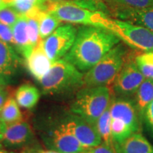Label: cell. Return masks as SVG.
<instances>
[{
  "label": "cell",
  "mask_w": 153,
  "mask_h": 153,
  "mask_svg": "<svg viewBox=\"0 0 153 153\" xmlns=\"http://www.w3.org/2000/svg\"><path fill=\"white\" fill-rule=\"evenodd\" d=\"M20 62L14 48L0 41V76L8 79L15 74Z\"/></svg>",
  "instance_id": "15"
},
{
  "label": "cell",
  "mask_w": 153,
  "mask_h": 153,
  "mask_svg": "<svg viewBox=\"0 0 153 153\" xmlns=\"http://www.w3.org/2000/svg\"><path fill=\"white\" fill-rule=\"evenodd\" d=\"M30 153H61V152L55 150H37V151H35V152H32Z\"/></svg>",
  "instance_id": "33"
},
{
  "label": "cell",
  "mask_w": 153,
  "mask_h": 153,
  "mask_svg": "<svg viewBox=\"0 0 153 153\" xmlns=\"http://www.w3.org/2000/svg\"><path fill=\"white\" fill-rule=\"evenodd\" d=\"M98 1H100V0H98Z\"/></svg>",
  "instance_id": "38"
},
{
  "label": "cell",
  "mask_w": 153,
  "mask_h": 153,
  "mask_svg": "<svg viewBox=\"0 0 153 153\" xmlns=\"http://www.w3.org/2000/svg\"><path fill=\"white\" fill-rule=\"evenodd\" d=\"M20 16V15L10 7H6L0 10V22L9 26H13Z\"/></svg>",
  "instance_id": "26"
},
{
  "label": "cell",
  "mask_w": 153,
  "mask_h": 153,
  "mask_svg": "<svg viewBox=\"0 0 153 153\" xmlns=\"http://www.w3.org/2000/svg\"><path fill=\"white\" fill-rule=\"evenodd\" d=\"M111 118L123 122L133 133H137L140 124L136 105L133 101L126 99L113 101L109 105Z\"/></svg>",
  "instance_id": "11"
},
{
  "label": "cell",
  "mask_w": 153,
  "mask_h": 153,
  "mask_svg": "<svg viewBox=\"0 0 153 153\" xmlns=\"http://www.w3.org/2000/svg\"><path fill=\"white\" fill-rule=\"evenodd\" d=\"M114 146L118 153H153V145L139 133L131 134Z\"/></svg>",
  "instance_id": "17"
},
{
  "label": "cell",
  "mask_w": 153,
  "mask_h": 153,
  "mask_svg": "<svg viewBox=\"0 0 153 153\" xmlns=\"http://www.w3.org/2000/svg\"><path fill=\"white\" fill-rule=\"evenodd\" d=\"M89 151L90 153H118L114 145H108L104 143L89 149Z\"/></svg>",
  "instance_id": "28"
},
{
  "label": "cell",
  "mask_w": 153,
  "mask_h": 153,
  "mask_svg": "<svg viewBox=\"0 0 153 153\" xmlns=\"http://www.w3.org/2000/svg\"><path fill=\"white\" fill-rule=\"evenodd\" d=\"M143 116L144 117L149 128L153 131V100L145 108Z\"/></svg>",
  "instance_id": "29"
},
{
  "label": "cell",
  "mask_w": 153,
  "mask_h": 153,
  "mask_svg": "<svg viewBox=\"0 0 153 153\" xmlns=\"http://www.w3.org/2000/svg\"><path fill=\"white\" fill-rule=\"evenodd\" d=\"M76 31L73 25L67 24L58 26L43 40L44 51L53 62L62 59L68 53L75 40Z\"/></svg>",
  "instance_id": "6"
},
{
  "label": "cell",
  "mask_w": 153,
  "mask_h": 153,
  "mask_svg": "<svg viewBox=\"0 0 153 153\" xmlns=\"http://www.w3.org/2000/svg\"><path fill=\"white\" fill-rule=\"evenodd\" d=\"M95 126L100 135L102 143L108 145H114L111 134V116L109 106L98 118Z\"/></svg>",
  "instance_id": "22"
},
{
  "label": "cell",
  "mask_w": 153,
  "mask_h": 153,
  "mask_svg": "<svg viewBox=\"0 0 153 153\" xmlns=\"http://www.w3.org/2000/svg\"><path fill=\"white\" fill-rule=\"evenodd\" d=\"M11 96V91L9 87L7 86L0 87V110L2 108L3 105L4 104L6 101Z\"/></svg>",
  "instance_id": "30"
},
{
  "label": "cell",
  "mask_w": 153,
  "mask_h": 153,
  "mask_svg": "<svg viewBox=\"0 0 153 153\" xmlns=\"http://www.w3.org/2000/svg\"><path fill=\"white\" fill-rule=\"evenodd\" d=\"M121 40L133 47L146 53H153V32L148 28L133 23L114 19Z\"/></svg>",
  "instance_id": "7"
},
{
  "label": "cell",
  "mask_w": 153,
  "mask_h": 153,
  "mask_svg": "<svg viewBox=\"0 0 153 153\" xmlns=\"http://www.w3.org/2000/svg\"><path fill=\"white\" fill-rule=\"evenodd\" d=\"M0 41L8 43L13 47L14 46L12 28L1 22H0Z\"/></svg>",
  "instance_id": "27"
},
{
  "label": "cell",
  "mask_w": 153,
  "mask_h": 153,
  "mask_svg": "<svg viewBox=\"0 0 153 153\" xmlns=\"http://www.w3.org/2000/svg\"><path fill=\"white\" fill-rule=\"evenodd\" d=\"M84 74L64 58L55 61L40 80L45 94H57L74 90L84 85Z\"/></svg>",
  "instance_id": "3"
},
{
  "label": "cell",
  "mask_w": 153,
  "mask_h": 153,
  "mask_svg": "<svg viewBox=\"0 0 153 153\" xmlns=\"http://www.w3.org/2000/svg\"><path fill=\"white\" fill-rule=\"evenodd\" d=\"M51 1L48 0H12L9 7L14 9L20 16H25L35 8L47 11Z\"/></svg>",
  "instance_id": "21"
},
{
  "label": "cell",
  "mask_w": 153,
  "mask_h": 153,
  "mask_svg": "<svg viewBox=\"0 0 153 153\" xmlns=\"http://www.w3.org/2000/svg\"><path fill=\"white\" fill-rule=\"evenodd\" d=\"M114 14L117 19L144 26L153 32V7L143 9L118 7Z\"/></svg>",
  "instance_id": "14"
},
{
  "label": "cell",
  "mask_w": 153,
  "mask_h": 153,
  "mask_svg": "<svg viewBox=\"0 0 153 153\" xmlns=\"http://www.w3.org/2000/svg\"><path fill=\"white\" fill-rule=\"evenodd\" d=\"M12 2V0H0V10L6 7H9Z\"/></svg>",
  "instance_id": "32"
},
{
  "label": "cell",
  "mask_w": 153,
  "mask_h": 153,
  "mask_svg": "<svg viewBox=\"0 0 153 153\" xmlns=\"http://www.w3.org/2000/svg\"><path fill=\"white\" fill-rule=\"evenodd\" d=\"M61 21L50 12H45L39 21V33L42 40L46 38L60 26Z\"/></svg>",
  "instance_id": "23"
},
{
  "label": "cell",
  "mask_w": 153,
  "mask_h": 153,
  "mask_svg": "<svg viewBox=\"0 0 153 153\" xmlns=\"http://www.w3.org/2000/svg\"><path fill=\"white\" fill-rule=\"evenodd\" d=\"M126 53L125 47L121 43L113 48L94 66L86 72L84 85L98 87L114 83L125 64Z\"/></svg>",
  "instance_id": "5"
},
{
  "label": "cell",
  "mask_w": 153,
  "mask_h": 153,
  "mask_svg": "<svg viewBox=\"0 0 153 153\" xmlns=\"http://www.w3.org/2000/svg\"><path fill=\"white\" fill-rule=\"evenodd\" d=\"M7 83H8V79L0 76V87H4V86H7Z\"/></svg>",
  "instance_id": "34"
},
{
  "label": "cell",
  "mask_w": 153,
  "mask_h": 153,
  "mask_svg": "<svg viewBox=\"0 0 153 153\" xmlns=\"http://www.w3.org/2000/svg\"><path fill=\"white\" fill-rule=\"evenodd\" d=\"M153 100V79L145 78L136 91L135 105L140 114L143 112Z\"/></svg>",
  "instance_id": "20"
},
{
  "label": "cell",
  "mask_w": 153,
  "mask_h": 153,
  "mask_svg": "<svg viewBox=\"0 0 153 153\" xmlns=\"http://www.w3.org/2000/svg\"><path fill=\"white\" fill-rule=\"evenodd\" d=\"M48 145L61 153H79L87 151L62 123L50 133Z\"/></svg>",
  "instance_id": "10"
},
{
  "label": "cell",
  "mask_w": 153,
  "mask_h": 153,
  "mask_svg": "<svg viewBox=\"0 0 153 153\" xmlns=\"http://www.w3.org/2000/svg\"><path fill=\"white\" fill-rule=\"evenodd\" d=\"M116 8L143 9L153 7V0H105Z\"/></svg>",
  "instance_id": "25"
},
{
  "label": "cell",
  "mask_w": 153,
  "mask_h": 153,
  "mask_svg": "<svg viewBox=\"0 0 153 153\" xmlns=\"http://www.w3.org/2000/svg\"><path fill=\"white\" fill-rule=\"evenodd\" d=\"M6 125L3 123L2 120L0 118V147L1 145L2 144V140H3V136H4V133L5 131Z\"/></svg>",
  "instance_id": "31"
},
{
  "label": "cell",
  "mask_w": 153,
  "mask_h": 153,
  "mask_svg": "<svg viewBox=\"0 0 153 153\" xmlns=\"http://www.w3.org/2000/svg\"><path fill=\"white\" fill-rule=\"evenodd\" d=\"M0 153H16L14 152V151H9V150H2V149H0Z\"/></svg>",
  "instance_id": "36"
},
{
  "label": "cell",
  "mask_w": 153,
  "mask_h": 153,
  "mask_svg": "<svg viewBox=\"0 0 153 153\" xmlns=\"http://www.w3.org/2000/svg\"><path fill=\"white\" fill-rule=\"evenodd\" d=\"M135 62L145 78L153 79V53H144L135 57Z\"/></svg>",
  "instance_id": "24"
},
{
  "label": "cell",
  "mask_w": 153,
  "mask_h": 153,
  "mask_svg": "<svg viewBox=\"0 0 153 153\" xmlns=\"http://www.w3.org/2000/svg\"><path fill=\"white\" fill-rule=\"evenodd\" d=\"M25 60L28 72L38 82L48 73L53 64L44 51L43 40L33 48Z\"/></svg>",
  "instance_id": "13"
},
{
  "label": "cell",
  "mask_w": 153,
  "mask_h": 153,
  "mask_svg": "<svg viewBox=\"0 0 153 153\" xmlns=\"http://www.w3.org/2000/svg\"><path fill=\"white\" fill-rule=\"evenodd\" d=\"M51 2H69V1H76L79 0H48Z\"/></svg>",
  "instance_id": "35"
},
{
  "label": "cell",
  "mask_w": 153,
  "mask_h": 153,
  "mask_svg": "<svg viewBox=\"0 0 153 153\" xmlns=\"http://www.w3.org/2000/svg\"><path fill=\"white\" fill-rule=\"evenodd\" d=\"M14 46L17 52L23 55L25 59L28 57L33 51L29 41L27 28V20L24 16H21L12 26Z\"/></svg>",
  "instance_id": "16"
},
{
  "label": "cell",
  "mask_w": 153,
  "mask_h": 153,
  "mask_svg": "<svg viewBox=\"0 0 153 153\" xmlns=\"http://www.w3.org/2000/svg\"><path fill=\"white\" fill-rule=\"evenodd\" d=\"M40 99V91L30 84L21 85L15 92V99L22 108L31 109L36 106Z\"/></svg>",
  "instance_id": "18"
},
{
  "label": "cell",
  "mask_w": 153,
  "mask_h": 153,
  "mask_svg": "<svg viewBox=\"0 0 153 153\" xmlns=\"http://www.w3.org/2000/svg\"><path fill=\"white\" fill-rule=\"evenodd\" d=\"M111 91L107 86L86 87L76 94L72 112L95 126L98 118L111 104Z\"/></svg>",
  "instance_id": "4"
},
{
  "label": "cell",
  "mask_w": 153,
  "mask_h": 153,
  "mask_svg": "<svg viewBox=\"0 0 153 153\" xmlns=\"http://www.w3.org/2000/svg\"><path fill=\"white\" fill-rule=\"evenodd\" d=\"M31 127L27 122L21 120L6 126L2 144L7 148H21L33 138Z\"/></svg>",
  "instance_id": "12"
},
{
  "label": "cell",
  "mask_w": 153,
  "mask_h": 153,
  "mask_svg": "<svg viewBox=\"0 0 153 153\" xmlns=\"http://www.w3.org/2000/svg\"><path fill=\"white\" fill-rule=\"evenodd\" d=\"M48 12L51 13L60 19L61 22L107 28L114 31L120 38L118 28L115 24L114 19L108 18L106 13L103 11L91 10L77 5L72 1H51Z\"/></svg>",
  "instance_id": "2"
},
{
  "label": "cell",
  "mask_w": 153,
  "mask_h": 153,
  "mask_svg": "<svg viewBox=\"0 0 153 153\" xmlns=\"http://www.w3.org/2000/svg\"><path fill=\"white\" fill-rule=\"evenodd\" d=\"M79 153H90V152H89V150H87V151H85V152H79Z\"/></svg>",
  "instance_id": "37"
},
{
  "label": "cell",
  "mask_w": 153,
  "mask_h": 153,
  "mask_svg": "<svg viewBox=\"0 0 153 153\" xmlns=\"http://www.w3.org/2000/svg\"><path fill=\"white\" fill-rule=\"evenodd\" d=\"M63 123L87 150L102 143L96 126L76 115L68 118Z\"/></svg>",
  "instance_id": "8"
},
{
  "label": "cell",
  "mask_w": 153,
  "mask_h": 153,
  "mask_svg": "<svg viewBox=\"0 0 153 153\" xmlns=\"http://www.w3.org/2000/svg\"><path fill=\"white\" fill-rule=\"evenodd\" d=\"M145 77L133 61L124 64L114 81V90L119 95H133L144 81Z\"/></svg>",
  "instance_id": "9"
},
{
  "label": "cell",
  "mask_w": 153,
  "mask_h": 153,
  "mask_svg": "<svg viewBox=\"0 0 153 153\" xmlns=\"http://www.w3.org/2000/svg\"><path fill=\"white\" fill-rule=\"evenodd\" d=\"M0 118L6 126L21 121L23 115L16 99L10 96L0 110Z\"/></svg>",
  "instance_id": "19"
},
{
  "label": "cell",
  "mask_w": 153,
  "mask_h": 153,
  "mask_svg": "<svg viewBox=\"0 0 153 153\" xmlns=\"http://www.w3.org/2000/svg\"><path fill=\"white\" fill-rule=\"evenodd\" d=\"M120 41L117 34L107 28L80 26L73 45L63 58L82 72H87Z\"/></svg>",
  "instance_id": "1"
}]
</instances>
